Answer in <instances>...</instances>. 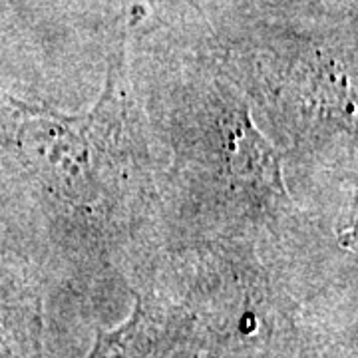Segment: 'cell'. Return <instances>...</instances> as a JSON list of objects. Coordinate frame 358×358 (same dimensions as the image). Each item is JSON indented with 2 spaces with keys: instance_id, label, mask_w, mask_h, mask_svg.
Returning <instances> with one entry per match:
<instances>
[{
  "instance_id": "1",
  "label": "cell",
  "mask_w": 358,
  "mask_h": 358,
  "mask_svg": "<svg viewBox=\"0 0 358 358\" xmlns=\"http://www.w3.org/2000/svg\"><path fill=\"white\" fill-rule=\"evenodd\" d=\"M4 138L62 231L112 241L145 229L162 207L159 169L124 46L110 56L92 110L70 115L10 100Z\"/></svg>"
},
{
  "instance_id": "2",
  "label": "cell",
  "mask_w": 358,
  "mask_h": 358,
  "mask_svg": "<svg viewBox=\"0 0 358 358\" xmlns=\"http://www.w3.org/2000/svg\"><path fill=\"white\" fill-rule=\"evenodd\" d=\"M176 189L215 231H277L293 217L282 159L227 68L199 70L167 108Z\"/></svg>"
},
{
  "instance_id": "3",
  "label": "cell",
  "mask_w": 358,
  "mask_h": 358,
  "mask_svg": "<svg viewBox=\"0 0 358 358\" xmlns=\"http://www.w3.org/2000/svg\"><path fill=\"white\" fill-rule=\"evenodd\" d=\"M235 78L245 96L257 98L268 124L294 145H319L334 134L357 129V64L352 50L333 46H265Z\"/></svg>"
},
{
  "instance_id": "4",
  "label": "cell",
  "mask_w": 358,
  "mask_h": 358,
  "mask_svg": "<svg viewBox=\"0 0 358 358\" xmlns=\"http://www.w3.org/2000/svg\"><path fill=\"white\" fill-rule=\"evenodd\" d=\"M185 320L140 301L134 317L112 333L100 334L90 358H166L179 343Z\"/></svg>"
}]
</instances>
